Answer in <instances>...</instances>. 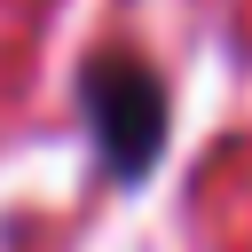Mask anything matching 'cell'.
<instances>
[{"label":"cell","instance_id":"obj_1","mask_svg":"<svg viewBox=\"0 0 252 252\" xmlns=\"http://www.w3.org/2000/svg\"><path fill=\"white\" fill-rule=\"evenodd\" d=\"M79 87H87V118L102 134L110 173L118 181H142L150 158H158V142H165V87H158V71L134 47H102Z\"/></svg>","mask_w":252,"mask_h":252}]
</instances>
